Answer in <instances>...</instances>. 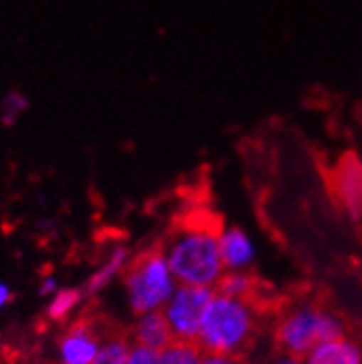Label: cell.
I'll return each mask as SVG.
<instances>
[{"mask_svg":"<svg viewBox=\"0 0 362 364\" xmlns=\"http://www.w3.org/2000/svg\"><path fill=\"white\" fill-rule=\"evenodd\" d=\"M336 193L345 208L360 217L362 213V165L353 156H345L336 169Z\"/></svg>","mask_w":362,"mask_h":364,"instance_id":"cell-8","label":"cell"},{"mask_svg":"<svg viewBox=\"0 0 362 364\" xmlns=\"http://www.w3.org/2000/svg\"><path fill=\"white\" fill-rule=\"evenodd\" d=\"M124 284L128 304L139 316L163 310L178 289L167 256L159 247L146 250L128 262L124 271Z\"/></svg>","mask_w":362,"mask_h":364,"instance_id":"cell-3","label":"cell"},{"mask_svg":"<svg viewBox=\"0 0 362 364\" xmlns=\"http://www.w3.org/2000/svg\"><path fill=\"white\" fill-rule=\"evenodd\" d=\"M215 295V289L183 287L178 284L165 308L161 310L176 341L198 343L206 308Z\"/></svg>","mask_w":362,"mask_h":364,"instance_id":"cell-5","label":"cell"},{"mask_svg":"<svg viewBox=\"0 0 362 364\" xmlns=\"http://www.w3.org/2000/svg\"><path fill=\"white\" fill-rule=\"evenodd\" d=\"M219 252H221L225 273L247 271V267L254 262V256H256L252 239L247 237L245 230H241L237 225H228L219 230Z\"/></svg>","mask_w":362,"mask_h":364,"instance_id":"cell-7","label":"cell"},{"mask_svg":"<svg viewBox=\"0 0 362 364\" xmlns=\"http://www.w3.org/2000/svg\"><path fill=\"white\" fill-rule=\"evenodd\" d=\"M167 262L178 284L217 289L225 276L219 252V230H211L204 223H187L171 237L165 250Z\"/></svg>","mask_w":362,"mask_h":364,"instance_id":"cell-1","label":"cell"},{"mask_svg":"<svg viewBox=\"0 0 362 364\" xmlns=\"http://www.w3.org/2000/svg\"><path fill=\"white\" fill-rule=\"evenodd\" d=\"M102 330L89 316H80L72 323L61 338V362L63 364H94L100 345H102Z\"/></svg>","mask_w":362,"mask_h":364,"instance_id":"cell-6","label":"cell"},{"mask_svg":"<svg viewBox=\"0 0 362 364\" xmlns=\"http://www.w3.org/2000/svg\"><path fill=\"white\" fill-rule=\"evenodd\" d=\"M345 336L341 318L328 310L302 306L287 312L276 328V341L289 355L306 358L316 345Z\"/></svg>","mask_w":362,"mask_h":364,"instance_id":"cell-4","label":"cell"},{"mask_svg":"<svg viewBox=\"0 0 362 364\" xmlns=\"http://www.w3.org/2000/svg\"><path fill=\"white\" fill-rule=\"evenodd\" d=\"M132 338H134V345L152 349L156 353L176 341L161 310L142 314L137 318V326H134V330H132Z\"/></svg>","mask_w":362,"mask_h":364,"instance_id":"cell-9","label":"cell"},{"mask_svg":"<svg viewBox=\"0 0 362 364\" xmlns=\"http://www.w3.org/2000/svg\"><path fill=\"white\" fill-rule=\"evenodd\" d=\"M256 330V312L247 299L225 297L215 291L198 336L204 353L235 355L252 338Z\"/></svg>","mask_w":362,"mask_h":364,"instance_id":"cell-2","label":"cell"},{"mask_svg":"<svg viewBox=\"0 0 362 364\" xmlns=\"http://www.w3.org/2000/svg\"><path fill=\"white\" fill-rule=\"evenodd\" d=\"M24 109H26V100L22 96H18V94H11L5 100V105H3V122L5 124H11Z\"/></svg>","mask_w":362,"mask_h":364,"instance_id":"cell-16","label":"cell"},{"mask_svg":"<svg viewBox=\"0 0 362 364\" xmlns=\"http://www.w3.org/2000/svg\"><path fill=\"white\" fill-rule=\"evenodd\" d=\"M304 362L306 364H362V351L353 341L341 336L316 345L304 358Z\"/></svg>","mask_w":362,"mask_h":364,"instance_id":"cell-10","label":"cell"},{"mask_svg":"<svg viewBox=\"0 0 362 364\" xmlns=\"http://www.w3.org/2000/svg\"><path fill=\"white\" fill-rule=\"evenodd\" d=\"M202 364H239L235 355H217V353H206Z\"/></svg>","mask_w":362,"mask_h":364,"instance_id":"cell-18","label":"cell"},{"mask_svg":"<svg viewBox=\"0 0 362 364\" xmlns=\"http://www.w3.org/2000/svg\"><path fill=\"white\" fill-rule=\"evenodd\" d=\"M128 364H159V353L139 345H132L130 355H128Z\"/></svg>","mask_w":362,"mask_h":364,"instance_id":"cell-17","label":"cell"},{"mask_svg":"<svg viewBox=\"0 0 362 364\" xmlns=\"http://www.w3.org/2000/svg\"><path fill=\"white\" fill-rule=\"evenodd\" d=\"M126 267H128V250L119 245V247H115V250L111 252V256L102 262V267L94 273V276L87 280L82 293H85V295H96V293L102 291L113 278L122 276V273L126 271Z\"/></svg>","mask_w":362,"mask_h":364,"instance_id":"cell-11","label":"cell"},{"mask_svg":"<svg viewBox=\"0 0 362 364\" xmlns=\"http://www.w3.org/2000/svg\"><path fill=\"white\" fill-rule=\"evenodd\" d=\"M269 364H306V362H304V358H297V355H289V353H284V355L276 358L274 362H269Z\"/></svg>","mask_w":362,"mask_h":364,"instance_id":"cell-19","label":"cell"},{"mask_svg":"<svg viewBox=\"0 0 362 364\" xmlns=\"http://www.w3.org/2000/svg\"><path fill=\"white\" fill-rule=\"evenodd\" d=\"M256 287V280L250 276L247 271H228L221 278V282L217 284V293L225 295V297H235V299H247L252 297Z\"/></svg>","mask_w":362,"mask_h":364,"instance_id":"cell-14","label":"cell"},{"mask_svg":"<svg viewBox=\"0 0 362 364\" xmlns=\"http://www.w3.org/2000/svg\"><path fill=\"white\" fill-rule=\"evenodd\" d=\"M82 291L78 289H63L55 295V299L50 301L48 306V318L50 321H63V318H68V314L80 304L82 299Z\"/></svg>","mask_w":362,"mask_h":364,"instance_id":"cell-15","label":"cell"},{"mask_svg":"<svg viewBox=\"0 0 362 364\" xmlns=\"http://www.w3.org/2000/svg\"><path fill=\"white\" fill-rule=\"evenodd\" d=\"M132 345L117 332H105L100 351L94 360V364H128Z\"/></svg>","mask_w":362,"mask_h":364,"instance_id":"cell-13","label":"cell"},{"mask_svg":"<svg viewBox=\"0 0 362 364\" xmlns=\"http://www.w3.org/2000/svg\"><path fill=\"white\" fill-rule=\"evenodd\" d=\"M55 287H57V284H55V280H50V278H48L46 282H43V287H41V293H48V291H55Z\"/></svg>","mask_w":362,"mask_h":364,"instance_id":"cell-21","label":"cell"},{"mask_svg":"<svg viewBox=\"0 0 362 364\" xmlns=\"http://www.w3.org/2000/svg\"><path fill=\"white\" fill-rule=\"evenodd\" d=\"M204 349L198 343L174 341L163 351H159V364H202Z\"/></svg>","mask_w":362,"mask_h":364,"instance_id":"cell-12","label":"cell"},{"mask_svg":"<svg viewBox=\"0 0 362 364\" xmlns=\"http://www.w3.org/2000/svg\"><path fill=\"white\" fill-rule=\"evenodd\" d=\"M9 299H11V293H9V289L0 284V306H5Z\"/></svg>","mask_w":362,"mask_h":364,"instance_id":"cell-20","label":"cell"}]
</instances>
